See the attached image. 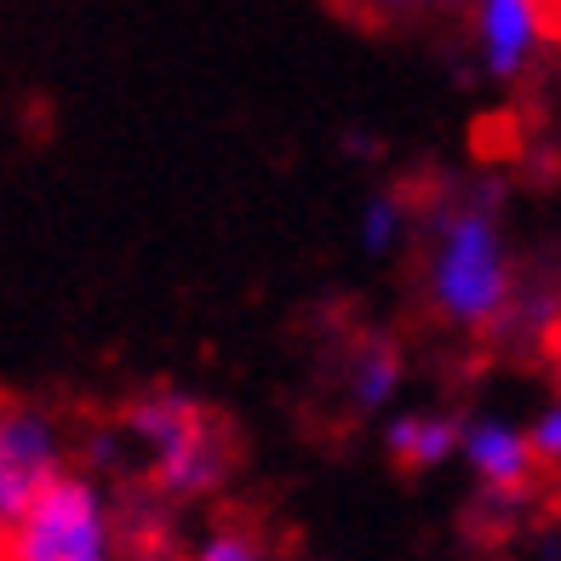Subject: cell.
<instances>
[{"instance_id":"obj_1","label":"cell","mask_w":561,"mask_h":561,"mask_svg":"<svg viewBox=\"0 0 561 561\" xmlns=\"http://www.w3.org/2000/svg\"><path fill=\"white\" fill-rule=\"evenodd\" d=\"M522 293L504 241V184L470 178L424 213V304L458 333H499Z\"/></svg>"},{"instance_id":"obj_2","label":"cell","mask_w":561,"mask_h":561,"mask_svg":"<svg viewBox=\"0 0 561 561\" xmlns=\"http://www.w3.org/2000/svg\"><path fill=\"white\" fill-rule=\"evenodd\" d=\"M126 447H133L138 476L156 488L161 499H172L178 510L218 499L236 476V430L218 407H207L201 396L178 390V385H156L121 407Z\"/></svg>"},{"instance_id":"obj_3","label":"cell","mask_w":561,"mask_h":561,"mask_svg":"<svg viewBox=\"0 0 561 561\" xmlns=\"http://www.w3.org/2000/svg\"><path fill=\"white\" fill-rule=\"evenodd\" d=\"M0 561H121L110 481L69 470L12 533H0Z\"/></svg>"},{"instance_id":"obj_4","label":"cell","mask_w":561,"mask_h":561,"mask_svg":"<svg viewBox=\"0 0 561 561\" xmlns=\"http://www.w3.org/2000/svg\"><path fill=\"white\" fill-rule=\"evenodd\" d=\"M69 470V436L53 407L0 401V533H12Z\"/></svg>"},{"instance_id":"obj_5","label":"cell","mask_w":561,"mask_h":561,"mask_svg":"<svg viewBox=\"0 0 561 561\" xmlns=\"http://www.w3.org/2000/svg\"><path fill=\"white\" fill-rule=\"evenodd\" d=\"M115 550L121 561H184L190 533L178 527V504L161 499L144 476L115 481Z\"/></svg>"},{"instance_id":"obj_6","label":"cell","mask_w":561,"mask_h":561,"mask_svg":"<svg viewBox=\"0 0 561 561\" xmlns=\"http://www.w3.org/2000/svg\"><path fill=\"white\" fill-rule=\"evenodd\" d=\"M470 30H476L481 75H493V81H522L527 64L539 58L545 35H550V18H545V7H533V0H481Z\"/></svg>"},{"instance_id":"obj_7","label":"cell","mask_w":561,"mask_h":561,"mask_svg":"<svg viewBox=\"0 0 561 561\" xmlns=\"http://www.w3.org/2000/svg\"><path fill=\"white\" fill-rule=\"evenodd\" d=\"M458 458H465V470L481 493H533V481H539V458H533L527 424L504 419V413H476Z\"/></svg>"},{"instance_id":"obj_8","label":"cell","mask_w":561,"mask_h":561,"mask_svg":"<svg viewBox=\"0 0 561 561\" xmlns=\"http://www.w3.org/2000/svg\"><path fill=\"white\" fill-rule=\"evenodd\" d=\"M465 430H470L465 413H447V407H407V413L385 419V453H390V465L424 476V470H442L465 453Z\"/></svg>"},{"instance_id":"obj_9","label":"cell","mask_w":561,"mask_h":561,"mask_svg":"<svg viewBox=\"0 0 561 561\" xmlns=\"http://www.w3.org/2000/svg\"><path fill=\"white\" fill-rule=\"evenodd\" d=\"M407 385V355L396 339L385 333H373L350 350V367H344V396L355 413H390L396 396Z\"/></svg>"},{"instance_id":"obj_10","label":"cell","mask_w":561,"mask_h":561,"mask_svg":"<svg viewBox=\"0 0 561 561\" xmlns=\"http://www.w3.org/2000/svg\"><path fill=\"white\" fill-rule=\"evenodd\" d=\"M413 229H419V207L407 201V190H373L362 201V213H355V236H362V247L373 252V259L401 252L407 241H413Z\"/></svg>"},{"instance_id":"obj_11","label":"cell","mask_w":561,"mask_h":561,"mask_svg":"<svg viewBox=\"0 0 561 561\" xmlns=\"http://www.w3.org/2000/svg\"><path fill=\"white\" fill-rule=\"evenodd\" d=\"M184 561H280V550H275L252 522H241V516H213L207 527L190 533V556H184Z\"/></svg>"},{"instance_id":"obj_12","label":"cell","mask_w":561,"mask_h":561,"mask_svg":"<svg viewBox=\"0 0 561 561\" xmlns=\"http://www.w3.org/2000/svg\"><path fill=\"white\" fill-rule=\"evenodd\" d=\"M527 510H533V493H481V488H476L465 516H470L476 539H504V533L516 527Z\"/></svg>"},{"instance_id":"obj_13","label":"cell","mask_w":561,"mask_h":561,"mask_svg":"<svg viewBox=\"0 0 561 561\" xmlns=\"http://www.w3.org/2000/svg\"><path fill=\"white\" fill-rule=\"evenodd\" d=\"M527 442H533L539 470H561V401H545L539 413L527 419Z\"/></svg>"},{"instance_id":"obj_14","label":"cell","mask_w":561,"mask_h":561,"mask_svg":"<svg viewBox=\"0 0 561 561\" xmlns=\"http://www.w3.org/2000/svg\"><path fill=\"white\" fill-rule=\"evenodd\" d=\"M339 144L350 149V161H373V156H378V138H373V133H355V126H350Z\"/></svg>"},{"instance_id":"obj_15","label":"cell","mask_w":561,"mask_h":561,"mask_svg":"<svg viewBox=\"0 0 561 561\" xmlns=\"http://www.w3.org/2000/svg\"><path fill=\"white\" fill-rule=\"evenodd\" d=\"M556 401H561V362H556Z\"/></svg>"}]
</instances>
